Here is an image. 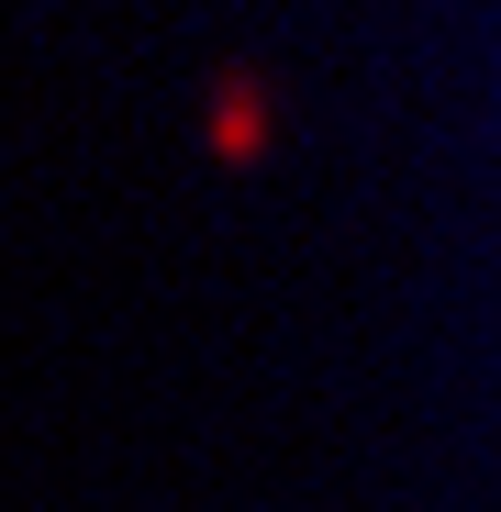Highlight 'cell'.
<instances>
[{"mask_svg":"<svg viewBox=\"0 0 501 512\" xmlns=\"http://www.w3.org/2000/svg\"><path fill=\"white\" fill-rule=\"evenodd\" d=\"M279 112H290V101H279L268 67H223L212 90H201V156H212V167H257V156L279 145Z\"/></svg>","mask_w":501,"mask_h":512,"instance_id":"cell-1","label":"cell"}]
</instances>
